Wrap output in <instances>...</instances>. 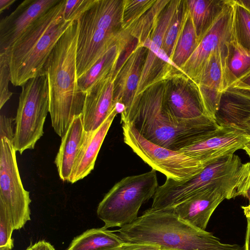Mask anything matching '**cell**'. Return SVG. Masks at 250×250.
I'll list each match as a JSON object with an SVG mask.
<instances>
[{"mask_svg":"<svg viewBox=\"0 0 250 250\" xmlns=\"http://www.w3.org/2000/svg\"><path fill=\"white\" fill-rule=\"evenodd\" d=\"M164 92L165 80L148 87L121 114V123H130L148 141L174 151L197 144L220 128L207 116L187 120L176 118L167 107Z\"/></svg>","mask_w":250,"mask_h":250,"instance_id":"6da1fadb","label":"cell"},{"mask_svg":"<svg viewBox=\"0 0 250 250\" xmlns=\"http://www.w3.org/2000/svg\"><path fill=\"white\" fill-rule=\"evenodd\" d=\"M79 24L72 21L60 38L41 72L48 79L52 127L61 137L73 119L82 114L86 94L76 78V51Z\"/></svg>","mask_w":250,"mask_h":250,"instance_id":"7a4b0ae2","label":"cell"},{"mask_svg":"<svg viewBox=\"0 0 250 250\" xmlns=\"http://www.w3.org/2000/svg\"><path fill=\"white\" fill-rule=\"evenodd\" d=\"M113 231L125 242L155 245L161 250H244V246L222 243L212 233L195 228L170 208H150Z\"/></svg>","mask_w":250,"mask_h":250,"instance_id":"3957f363","label":"cell"},{"mask_svg":"<svg viewBox=\"0 0 250 250\" xmlns=\"http://www.w3.org/2000/svg\"><path fill=\"white\" fill-rule=\"evenodd\" d=\"M65 1L59 0L42 14L4 52L7 55L11 82L14 86H21L40 74L56 43L72 22L63 17Z\"/></svg>","mask_w":250,"mask_h":250,"instance_id":"277c9868","label":"cell"},{"mask_svg":"<svg viewBox=\"0 0 250 250\" xmlns=\"http://www.w3.org/2000/svg\"><path fill=\"white\" fill-rule=\"evenodd\" d=\"M123 0H95L77 20V79L121 37Z\"/></svg>","mask_w":250,"mask_h":250,"instance_id":"5b68a950","label":"cell"},{"mask_svg":"<svg viewBox=\"0 0 250 250\" xmlns=\"http://www.w3.org/2000/svg\"><path fill=\"white\" fill-rule=\"evenodd\" d=\"M158 187L156 171L125 177L104 195L97 209L103 228L122 227L138 216L142 205L153 198Z\"/></svg>","mask_w":250,"mask_h":250,"instance_id":"8992f818","label":"cell"},{"mask_svg":"<svg viewBox=\"0 0 250 250\" xmlns=\"http://www.w3.org/2000/svg\"><path fill=\"white\" fill-rule=\"evenodd\" d=\"M250 175V163L242 164L233 154L208 165L190 179L178 182L176 191L183 200L210 189L220 191L227 199L240 195L247 198Z\"/></svg>","mask_w":250,"mask_h":250,"instance_id":"52a82bcc","label":"cell"},{"mask_svg":"<svg viewBox=\"0 0 250 250\" xmlns=\"http://www.w3.org/2000/svg\"><path fill=\"white\" fill-rule=\"evenodd\" d=\"M21 87L14 138L16 150L20 154L26 149H34L42 136L49 108L48 83L45 74L40 73Z\"/></svg>","mask_w":250,"mask_h":250,"instance_id":"ba28073f","label":"cell"},{"mask_svg":"<svg viewBox=\"0 0 250 250\" xmlns=\"http://www.w3.org/2000/svg\"><path fill=\"white\" fill-rule=\"evenodd\" d=\"M121 124L125 143L152 169L163 173L167 178L186 181L207 166L189 152L171 150L148 141L130 123Z\"/></svg>","mask_w":250,"mask_h":250,"instance_id":"9c48e42d","label":"cell"},{"mask_svg":"<svg viewBox=\"0 0 250 250\" xmlns=\"http://www.w3.org/2000/svg\"><path fill=\"white\" fill-rule=\"evenodd\" d=\"M236 0H225L198 44L180 70L193 82L197 79L212 53L231 45L236 36Z\"/></svg>","mask_w":250,"mask_h":250,"instance_id":"30bf717a","label":"cell"},{"mask_svg":"<svg viewBox=\"0 0 250 250\" xmlns=\"http://www.w3.org/2000/svg\"><path fill=\"white\" fill-rule=\"evenodd\" d=\"M0 146V206L6 209L18 230L31 220V200L21 179L13 142L1 137Z\"/></svg>","mask_w":250,"mask_h":250,"instance_id":"8fae6325","label":"cell"},{"mask_svg":"<svg viewBox=\"0 0 250 250\" xmlns=\"http://www.w3.org/2000/svg\"><path fill=\"white\" fill-rule=\"evenodd\" d=\"M180 0H170L160 14L157 23L143 46L148 49L135 97L152 84L167 79L178 70L173 65L158 58L164 39L172 18Z\"/></svg>","mask_w":250,"mask_h":250,"instance_id":"7c38bea8","label":"cell"},{"mask_svg":"<svg viewBox=\"0 0 250 250\" xmlns=\"http://www.w3.org/2000/svg\"><path fill=\"white\" fill-rule=\"evenodd\" d=\"M230 46L212 53L202 72L194 82L202 105L209 113L217 109L222 94L234 81L229 67Z\"/></svg>","mask_w":250,"mask_h":250,"instance_id":"4fadbf2b","label":"cell"},{"mask_svg":"<svg viewBox=\"0 0 250 250\" xmlns=\"http://www.w3.org/2000/svg\"><path fill=\"white\" fill-rule=\"evenodd\" d=\"M164 100L167 108L177 119L187 120L207 116L195 83L181 71L165 80Z\"/></svg>","mask_w":250,"mask_h":250,"instance_id":"5bb4252c","label":"cell"},{"mask_svg":"<svg viewBox=\"0 0 250 250\" xmlns=\"http://www.w3.org/2000/svg\"><path fill=\"white\" fill-rule=\"evenodd\" d=\"M59 0H25L0 21V53L5 52L44 12Z\"/></svg>","mask_w":250,"mask_h":250,"instance_id":"9a60e30c","label":"cell"},{"mask_svg":"<svg viewBox=\"0 0 250 250\" xmlns=\"http://www.w3.org/2000/svg\"><path fill=\"white\" fill-rule=\"evenodd\" d=\"M214 120L220 127L250 137V91L228 88L222 94Z\"/></svg>","mask_w":250,"mask_h":250,"instance_id":"2e32d148","label":"cell"},{"mask_svg":"<svg viewBox=\"0 0 250 250\" xmlns=\"http://www.w3.org/2000/svg\"><path fill=\"white\" fill-rule=\"evenodd\" d=\"M148 49L139 44L122 65L114 81L115 103L121 104L125 112L134 101L146 58ZM122 112V113H123Z\"/></svg>","mask_w":250,"mask_h":250,"instance_id":"e0dca14e","label":"cell"},{"mask_svg":"<svg viewBox=\"0 0 250 250\" xmlns=\"http://www.w3.org/2000/svg\"><path fill=\"white\" fill-rule=\"evenodd\" d=\"M113 91L114 81L109 75L86 93L82 114L86 131L97 129L115 108Z\"/></svg>","mask_w":250,"mask_h":250,"instance_id":"ac0fdd59","label":"cell"},{"mask_svg":"<svg viewBox=\"0 0 250 250\" xmlns=\"http://www.w3.org/2000/svg\"><path fill=\"white\" fill-rule=\"evenodd\" d=\"M225 199L226 196L220 191L210 189L195 195L170 208L180 219L197 229L205 230L213 212Z\"/></svg>","mask_w":250,"mask_h":250,"instance_id":"d6986e66","label":"cell"},{"mask_svg":"<svg viewBox=\"0 0 250 250\" xmlns=\"http://www.w3.org/2000/svg\"><path fill=\"white\" fill-rule=\"evenodd\" d=\"M118 114L113 109L103 123L96 130L85 131L70 176L67 182L73 184L87 176L94 169L95 162L112 123Z\"/></svg>","mask_w":250,"mask_h":250,"instance_id":"ffe728a7","label":"cell"},{"mask_svg":"<svg viewBox=\"0 0 250 250\" xmlns=\"http://www.w3.org/2000/svg\"><path fill=\"white\" fill-rule=\"evenodd\" d=\"M85 131L81 114L73 119L66 133L62 137L55 164L60 178L63 181H68L70 176Z\"/></svg>","mask_w":250,"mask_h":250,"instance_id":"44dd1931","label":"cell"},{"mask_svg":"<svg viewBox=\"0 0 250 250\" xmlns=\"http://www.w3.org/2000/svg\"><path fill=\"white\" fill-rule=\"evenodd\" d=\"M131 39L124 31L114 43L85 73L77 79L80 90L85 94L98 82L107 77L114 70L122 50Z\"/></svg>","mask_w":250,"mask_h":250,"instance_id":"7402d4cb","label":"cell"},{"mask_svg":"<svg viewBox=\"0 0 250 250\" xmlns=\"http://www.w3.org/2000/svg\"><path fill=\"white\" fill-rule=\"evenodd\" d=\"M125 243L113 231L102 227L88 229L75 237L66 250H119Z\"/></svg>","mask_w":250,"mask_h":250,"instance_id":"603a6c76","label":"cell"},{"mask_svg":"<svg viewBox=\"0 0 250 250\" xmlns=\"http://www.w3.org/2000/svg\"><path fill=\"white\" fill-rule=\"evenodd\" d=\"M224 1L186 0L187 8L192 20L198 42Z\"/></svg>","mask_w":250,"mask_h":250,"instance_id":"cb8c5ba5","label":"cell"},{"mask_svg":"<svg viewBox=\"0 0 250 250\" xmlns=\"http://www.w3.org/2000/svg\"><path fill=\"white\" fill-rule=\"evenodd\" d=\"M198 44L195 27L188 11L184 27L171 58L173 64L178 69L180 70L181 67L191 56Z\"/></svg>","mask_w":250,"mask_h":250,"instance_id":"d4e9b609","label":"cell"},{"mask_svg":"<svg viewBox=\"0 0 250 250\" xmlns=\"http://www.w3.org/2000/svg\"><path fill=\"white\" fill-rule=\"evenodd\" d=\"M170 0H156L152 6L134 22L126 31L143 45L150 38L158 17Z\"/></svg>","mask_w":250,"mask_h":250,"instance_id":"484cf974","label":"cell"},{"mask_svg":"<svg viewBox=\"0 0 250 250\" xmlns=\"http://www.w3.org/2000/svg\"><path fill=\"white\" fill-rule=\"evenodd\" d=\"M188 14L186 0H180L167 28L162 47V50L170 60Z\"/></svg>","mask_w":250,"mask_h":250,"instance_id":"4316f807","label":"cell"},{"mask_svg":"<svg viewBox=\"0 0 250 250\" xmlns=\"http://www.w3.org/2000/svg\"><path fill=\"white\" fill-rule=\"evenodd\" d=\"M229 67L234 81L250 68V49L239 41L237 33L231 43Z\"/></svg>","mask_w":250,"mask_h":250,"instance_id":"83f0119b","label":"cell"},{"mask_svg":"<svg viewBox=\"0 0 250 250\" xmlns=\"http://www.w3.org/2000/svg\"><path fill=\"white\" fill-rule=\"evenodd\" d=\"M156 0H123L122 27L127 30L154 4Z\"/></svg>","mask_w":250,"mask_h":250,"instance_id":"f1b7e54d","label":"cell"},{"mask_svg":"<svg viewBox=\"0 0 250 250\" xmlns=\"http://www.w3.org/2000/svg\"><path fill=\"white\" fill-rule=\"evenodd\" d=\"M236 29L239 41L250 49V12L236 0Z\"/></svg>","mask_w":250,"mask_h":250,"instance_id":"f546056e","label":"cell"},{"mask_svg":"<svg viewBox=\"0 0 250 250\" xmlns=\"http://www.w3.org/2000/svg\"><path fill=\"white\" fill-rule=\"evenodd\" d=\"M14 230L9 213L4 207L0 206V250H12L14 241L12 234Z\"/></svg>","mask_w":250,"mask_h":250,"instance_id":"4dcf8cb0","label":"cell"},{"mask_svg":"<svg viewBox=\"0 0 250 250\" xmlns=\"http://www.w3.org/2000/svg\"><path fill=\"white\" fill-rule=\"evenodd\" d=\"M11 82V73L7 55L0 53V109L10 99L12 92L9 90V82Z\"/></svg>","mask_w":250,"mask_h":250,"instance_id":"1f68e13d","label":"cell"},{"mask_svg":"<svg viewBox=\"0 0 250 250\" xmlns=\"http://www.w3.org/2000/svg\"><path fill=\"white\" fill-rule=\"evenodd\" d=\"M95 0H66L63 17L67 21L77 20Z\"/></svg>","mask_w":250,"mask_h":250,"instance_id":"d6a6232c","label":"cell"},{"mask_svg":"<svg viewBox=\"0 0 250 250\" xmlns=\"http://www.w3.org/2000/svg\"><path fill=\"white\" fill-rule=\"evenodd\" d=\"M15 119L1 114L0 116V138L5 137L14 143L13 121Z\"/></svg>","mask_w":250,"mask_h":250,"instance_id":"836d02e7","label":"cell"},{"mask_svg":"<svg viewBox=\"0 0 250 250\" xmlns=\"http://www.w3.org/2000/svg\"><path fill=\"white\" fill-rule=\"evenodd\" d=\"M230 87L242 89H250V68L238 78Z\"/></svg>","mask_w":250,"mask_h":250,"instance_id":"e575fe53","label":"cell"},{"mask_svg":"<svg viewBox=\"0 0 250 250\" xmlns=\"http://www.w3.org/2000/svg\"><path fill=\"white\" fill-rule=\"evenodd\" d=\"M119 250H161L157 245L125 242Z\"/></svg>","mask_w":250,"mask_h":250,"instance_id":"d590c367","label":"cell"},{"mask_svg":"<svg viewBox=\"0 0 250 250\" xmlns=\"http://www.w3.org/2000/svg\"><path fill=\"white\" fill-rule=\"evenodd\" d=\"M241 208L243 209L244 214L247 221V227L244 250H250V207L246 206H242Z\"/></svg>","mask_w":250,"mask_h":250,"instance_id":"8d00e7d4","label":"cell"},{"mask_svg":"<svg viewBox=\"0 0 250 250\" xmlns=\"http://www.w3.org/2000/svg\"><path fill=\"white\" fill-rule=\"evenodd\" d=\"M25 250H56L54 247L49 242L41 240L30 245Z\"/></svg>","mask_w":250,"mask_h":250,"instance_id":"74e56055","label":"cell"},{"mask_svg":"<svg viewBox=\"0 0 250 250\" xmlns=\"http://www.w3.org/2000/svg\"><path fill=\"white\" fill-rule=\"evenodd\" d=\"M16 0H0V13L8 9Z\"/></svg>","mask_w":250,"mask_h":250,"instance_id":"f35d334b","label":"cell"},{"mask_svg":"<svg viewBox=\"0 0 250 250\" xmlns=\"http://www.w3.org/2000/svg\"><path fill=\"white\" fill-rule=\"evenodd\" d=\"M239 1L250 12V0H239Z\"/></svg>","mask_w":250,"mask_h":250,"instance_id":"ab89813d","label":"cell"},{"mask_svg":"<svg viewBox=\"0 0 250 250\" xmlns=\"http://www.w3.org/2000/svg\"><path fill=\"white\" fill-rule=\"evenodd\" d=\"M243 149L245 150L247 153L250 157V141L245 145Z\"/></svg>","mask_w":250,"mask_h":250,"instance_id":"60d3db41","label":"cell"},{"mask_svg":"<svg viewBox=\"0 0 250 250\" xmlns=\"http://www.w3.org/2000/svg\"><path fill=\"white\" fill-rule=\"evenodd\" d=\"M247 198L249 199V204L247 206L250 207V175L249 181V191H248V195Z\"/></svg>","mask_w":250,"mask_h":250,"instance_id":"b9f144b4","label":"cell"},{"mask_svg":"<svg viewBox=\"0 0 250 250\" xmlns=\"http://www.w3.org/2000/svg\"><path fill=\"white\" fill-rule=\"evenodd\" d=\"M8 250V249H3V250Z\"/></svg>","mask_w":250,"mask_h":250,"instance_id":"7bdbcfd3","label":"cell"},{"mask_svg":"<svg viewBox=\"0 0 250 250\" xmlns=\"http://www.w3.org/2000/svg\"><path fill=\"white\" fill-rule=\"evenodd\" d=\"M245 90L250 91V89H249V90Z\"/></svg>","mask_w":250,"mask_h":250,"instance_id":"ee69618b","label":"cell"}]
</instances>
